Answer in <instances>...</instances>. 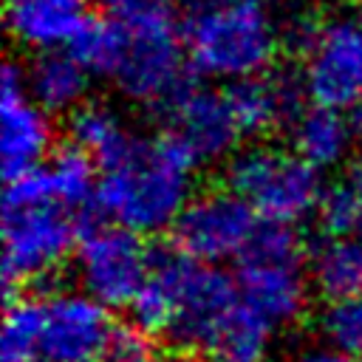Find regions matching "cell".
<instances>
[{"mask_svg":"<svg viewBox=\"0 0 362 362\" xmlns=\"http://www.w3.org/2000/svg\"><path fill=\"white\" fill-rule=\"evenodd\" d=\"M105 14L124 28H167L178 23V0H102Z\"/></svg>","mask_w":362,"mask_h":362,"instance_id":"cell-25","label":"cell"},{"mask_svg":"<svg viewBox=\"0 0 362 362\" xmlns=\"http://www.w3.org/2000/svg\"><path fill=\"white\" fill-rule=\"evenodd\" d=\"M235 3H249V6H272V3H280V0H235Z\"/></svg>","mask_w":362,"mask_h":362,"instance_id":"cell-31","label":"cell"},{"mask_svg":"<svg viewBox=\"0 0 362 362\" xmlns=\"http://www.w3.org/2000/svg\"><path fill=\"white\" fill-rule=\"evenodd\" d=\"M274 328L277 325L266 314L240 297V303L209 339L204 356L206 362H263Z\"/></svg>","mask_w":362,"mask_h":362,"instance_id":"cell-18","label":"cell"},{"mask_svg":"<svg viewBox=\"0 0 362 362\" xmlns=\"http://www.w3.org/2000/svg\"><path fill=\"white\" fill-rule=\"evenodd\" d=\"M74 260L85 294L105 305H130L150 274L153 252L139 232L107 221L82 232Z\"/></svg>","mask_w":362,"mask_h":362,"instance_id":"cell-7","label":"cell"},{"mask_svg":"<svg viewBox=\"0 0 362 362\" xmlns=\"http://www.w3.org/2000/svg\"><path fill=\"white\" fill-rule=\"evenodd\" d=\"M23 74L31 96L48 113H74L85 102L93 76L71 48L34 51V59Z\"/></svg>","mask_w":362,"mask_h":362,"instance_id":"cell-17","label":"cell"},{"mask_svg":"<svg viewBox=\"0 0 362 362\" xmlns=\"http://www.w3.org/2000/svg\"><path fill=\"white\" fill-rule=\"evenodd\" d=\"M153 272L170 291V320L161 334L175 351L204 356L221 322L240 303L238 280L218 269V263L192 260L175 246L153 252Z\"/></svg>","mask_w":362,"mask_h":362,"instance_id":"cell-4","label":"cell"},{"mask_svg":"<svg viewBox=\"0 0 362 362\" xmlns=\"http://www.w3.org/2000/svg\"><path fill=\"white\" fill-rule=\"evenodd\" d=\"M51 113L31 96L25 74L17 65H6L0 82V161L6 181L37 170L51 156Z\"/></svg>","mask_w":362,"mask_h":362,"instance_id":"cell-13","label":"cell"},{"mask_svg":"<svg viewBox=\"0 0 362 362\" xmlns=\"http://www.w3.org/2000/svg\"><path fill=\"white\" fill-rule=\"evenodd\" d=\"M359 17H362V8H359Z\"/></svg>","mask_w":362,"mask_h":362,"instance_id":"cell-32","label":"cell"},{"mask_svg":"<svg viewBox=\"0 0 362 362\" xmlns=\"http://www.w3.org/2000/svg\"><path fill=\"white\" fill-rule=\"evenodd\" d=\"M170 136L201 164L221 161L235 153L243 139L238 119L232 113L226 90L184 85L164 107Z\"/></svg>","mask_w":362,"mask_h":362,"instance_id":"cell-12","label":"cell"},{"mask_svg":"<svg viewBox=\"0 0 362 362\" xmlns=\"http://www.w3.org/2000/svg\"><path fill=\"white\" fill-rule=\"evenodd\" d=\"M351 124H354V136H356V144H362V102L351 110Z\"/></svg>","mask_w":362,"mask_h":362,"instance_id":"cell-29","label":"cell"},{"mask_svg":"<svg viewBox=\"0 0 362 362\" xmlns=\"http://www.w3.org/2000/svg\"><path fill=\"white\" fill-rule=\"evenodd\" d=\"M42 178L57 201L71 206L74 212H82L85 206L96 204V181H99V164L96 158L82 150L79 144H68L54 150L42 164Z\"/></svg>","mask_w":362,"mask_h":362,"instance_id":"cell-19","label":"cell"},{"mask_svg":"<svg viewBox=\"0 0 362 362\" xmlns=\"http://www.w3.org/2000/svg\"><path fill=\"white\" fill-rule=\"evenodd\" d=\"M311 280L328 300L362 294V240L328 235L311 255Z\"/></svg>","mask_w":362,"mask_h":362,"instance_id":"cell-20","label":"cell"},{"mask_svg":"<svg viewBox=\"0 0 362 362\" xmlns=\"http://www.w3.org/2000/svg\"><path fill=\"white\" fill-rule=\"evenodd\" d=\"M113 331L90 294H42L37 362H102Z\"/></svg>","mask_w":362,"mask_h":362,"instance_id":"cell-11","label":"cell"},{"mask_svg":"<svg viewBox=\"0 0 362 362\" xmlns=\"http://www.w3.org/2000/svg\"><path fill=\"white\" fill-rule=\"evenodd\" d=\"M181 42L189 68L218 82L266 74L283 45L263 6L235 0H195L181 17Z\"/></svg>","mask_w":362,"mask_h":362,"instance_id":"cell-2","label":"cell"},{"mask_svg":"<svg viewBox=\"0 0 362 362\" xmlns=\"http://www.w3.org/2000/svg\"><path fill=\"white\" fill-rule=\"evenodd\" d=\"M96 209L139 235L173 229L192 198L195 158L167 133H127L99 161Z\"/></svg>","mask_w":362,"mask_h":362,"instance_id":"cell-1","label":"cell"},{"mask_svg":"<svg viewBox=\"0 0 362 362\" xmlns=\"http://www.w3.org/2000/svg\"><path fill=\"white\" fill-rule=\"evenodd\" d=\"M288 139L291 150L322 173L339 167L356 144L351 116H345V110H334L314 102L300 107L297 116L288 122Z\"/></svg>","mask_w":362,"mask_h":362,"instance_id":"cell-16","label":"cell"},{"mask_svg":"<svg viewBox=\"0 0 362 362\" xmlns=\"http://www.w3.org/2000/svg\"><path fill=\"white\" fill-rule=\"evenodd\" d=\"M260 215L229 187L206 189L189 198L173 223V246L192 260L221 263L240 257L249 246Z\"/></svg>","mask_w":362,"mask_h":362,"instance_id":"cell-9","label":"cell"},{"mask_svg":"<svg viewBox=\"0 0 362 362\" xmlns=\"http://www.w3.org/2000/svg\"><path fill=\"white\" fill-rule=\"evenodd\" d=\"M240 297L266 314L274 325L291 322L305 311L308 277L303 269V243L294 223H257L249 246L238 257Z\"/></svg>","mask_w":362,"mask_h":362,"instance_id":"cell-6","label":"cell"},{"mask_svg":"<svg viewBox=\"0 0 362 362\" xmlns=\"http://www.w3.org/2000/svg\"><path fill=\"white\" fill-rule=\"evenodd\" d=\"M68 48L82 59V65L93 76L110 79L124 51V28L110 17H90Z\"/></svg>","mask_w":362,"mask_h":362,"instance_id":"cell-22","label":"cell"},{"mask_svg":"<svg viewBox=\"0 0 362 362\" xmlns=\"http://www.w3.org/2000/svg\"><path fill=\"white\" fill-rule=\"evenodd\" d=\"M68 130H71V141L79 144L82 150H88L96 161L102 156H107L130 133V127L124 124V119L116 107H110L105 102H88V99L71 113Z\"/></svg>","mask_w":362,"mask_h":362,"instance_id":"cell-21","label":"cell"},{"mask_svg":"<svg viewBox=\"0 0 362 362\" xmlns=\"http://www.w3.org/2000/svg\"><path fill=\"white\" fill-rule=\"evenodd\" d=\"M320 334L328 345L362 359V294L328 300L320 314Z\"/></svg>","mask_w":362,"mask_h":362,"instance_id":"cell-24","label":"cell"},{"mask_svg":"<svg viewBox=\"0 0 362 362\" xmlns=\"http://www.w3.org/2000/svg\"><path fill=\"white\" fill-rule=\"evenodd\" d=\"M317 215L328 235H354L362 229V201L348 181L325 189Z\"/></svg>","mask_w":362,"mask_h":362,"instance_id":"cell-26","label":"cell"},{"mask_svg":"<svg viewBox=\"0 0 362 362\" xmlns=\"http://www.w3.org/2000/svg\"><path fill=\"white\" fill-rule=\"evenodd\" d=\"M226 181L263 221L277 223L311 218L325 195L322 170L308 164L300 153L272 144H252L235 153Z\"/></svg>","mask_w":362,"mask_h":362,"instance_id":"cell-5","label":"cell"},{"mask_svg":"<svg viewBox=\"0 0 362 362\" xmlns=\"http://www.w3.org/2000/svg\"><path fill=\"white\" fill-rule=\"evenodd\" d=\"M3 17L23 48H68L90 20V0H3Z\"/></svg>","mask_w":362,"mask_h":362,"instance_id":"cell-14","label":"cell"},{"mask_svg":"<svg viewBox=\"0 0 362 362\" xmlns=\"http://www.w3.org/2000/svg\"><path fill=\"white\" fill-rule=\"evenodd\" d=\"M144 328H116L102 362H164L158 345Z\"/></svg>","mask_w":362,"mask_h":362,"instance_id":"cell-27","label":"cell"},{"mask_svg":"<svg viewBox=\"0 0 362 362\" xmlns=\"http://www.w3.org/2000/svg\"><path fill=\"white\" fill-rule=\"evenodd\" d=\"M356 356L334 348V345H314V348H305L294 356V362H354Z\"/></svg>","mask_w":362,"mask_h":362,"instance_id":"cell-28","label":"cell"},{"mask_svg":"<svg viewBox=\"0 0 362 362\" xmlns=\"http://www.w3.org/2000/svg\"><path fill=\"white\" fill-rule=\"evenodd\" d=\"M232 113L243 136H263L266 130L291 122L305 96L303 82L291 76H249L226 88Z\"/></svg>","mask_w":362,"mask_h":362,"instance_id":"cell-15","label":"cell"},{"mask_svg":"<svg viewBox=\"0 0 362 362\" xmlns=\"http://www.w3.org/2000/svg\"><path fill=\"white\" fill-rule=\"evenodd\" d=\"M300 82L305 99L334 110H354L362 102V17L322 20L303 51Z\"/></svg>","mask_w":362,"mask_h":362,"instance_id":"cell-8","label":"cell"},{"mask_svg":"<svg viewBox=\"0 0 362 362\" xmlns=\"http://www.w3.org/2000/svg\"><path fill=\"white\" fill-rule=\"evenodd\" d=\"M345 181H348V184L356 189V195H359V201H362V161H359V164L351 170V175H348Z\"/></svg>","mask_w":362,"mask_h":362,"instance_id":"cell-30","label":"cell"},{"mask_svg":"<svg viewBox=\"0 0 362 362\" xmlns=\"http://www.w3.org/2000/svg\"><path fill=\"white\" fill-rule=\"evenodd\" d=\"M76 212L57 201L42 170L8 178L3 195V280L23 286L62 266L79 243Z\"/></svg>","mask_w":362,"mask_h":362,"instance_id":"cell-3","label":"cell"},{"mask_svg":"<svg viewBox=\"0 0 362 362\" xmlns=\"http://www.w3.org/2000/svg\"><path fill=\"white\" fill-rule=\"evenodd\" d=\"M40 314H42V297H17L14 303H8L0 331L3 362H37Z\"/></svg>","mask_w":362,"mask_h":362,"instance_id":"cell-23","label":"cell"},{"mask_svg":"<svg viewBox=\"0 0 362 362\" xmlns=\"http://www.w3.org/2000/svg\"><path fill=\"white\" fill-rule=\"evenodd\" d=\"M187 68L181 25L124 28V51L110 79L130 102L164 107L187 85Z\"/></svg>","mask_w":362,"mask_h":362,"instance_id":"cell-10","label":"cell"}]
</instances>
